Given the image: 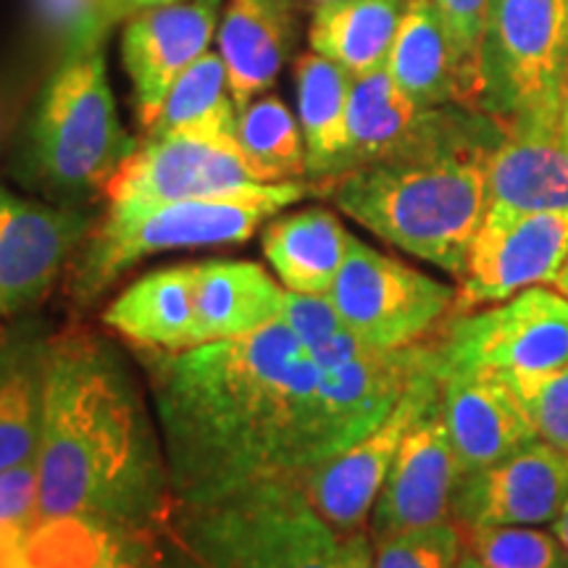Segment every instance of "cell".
<instances>
[{
    "instance_id": "10",
    "label": "cell",
    "mask_w": 568,
    "mask_h": 568,
    "mask_svg": "<svg viewBox=\"0 0 568 568\" xmlns=\"http://www.w3.org/2000/svg\"><path fill=\"white\" fill-rule=\"evenodd\" d=\"M437 347V372H550L568 366V301L556 287L453 316Z\"/></svg>"
},
{
    "instance_id": "25",
    "label": "cell",
    "mask_w": 568,
    "mask_h": 568,
    "mask_svg": "<svg viewBox=\"0 0 568 568\" xmlns=\"http://www.w3.org/2000/svg\"><path fill=\"white\" fill-rule=\"evenodd\" d=\"M410 0H329L311 21V48L351 77L387 67Z\"/></svg>"
},
{
    "instance_id": "30",
    "label": "cell",
    "mask_w": 568,
    "mask_h": 568,
    "mask_svg": "<svg viewBox=\"0 0 568 568\" xmlns=\"http://www.w3.org/2000/svg\"><path fill=\"white\" fill-rule=\"evenodd\" d=\"M464 556L479 568H568V556L545 527H460Z\"/></svg>"
},
{
    "instance_id": "27",
    "label": "cell",
    "mask_w": 568,
    "mask_h": 568,
    "mask_svg": "<svg viewBox=\"0 0 568 568\" xmlns=\"http://www.w3.org/2000/svg\"><path fill=\"white\" fill-rule=\"evenodd\" d=\"M237 105L222 53L205 51L172 84L148 138H197L237 151Z\"/></svg>"
},
{
    "instance_id": "21",
    "label": "cell",
    "mask_w": 568,
    "mask_h": 568,
    "mask_svg": "<svg viewBox=\"0 0 568 568\" xmlns=\"http://www.w3.org/2000/svg\"><path fill=\"white\" fill-rule=\"evenodd\" d=\"M282 282L253 261H203L195 280L193 345L253 335L282 322Z\"/></svg>"
},
{
    "instance_id": "8",
    "label": "cell",
    "mask_w": 568,
    "mask_h": 568,
    "mask_svg": "<svg viewBox=\"0 0 568 568\" xmlns=\"http://www.w3.org/2000/svg\"><path fill=\"white\" fill-rule=\"evenodd\" d=\"M437 361L435 345L372 351L337 368H322V379L305 403L295 445V477L329 460L366 437L406 395L414 379Z\"/></svg>"
},
{
    "instance_id": "38",
    "label": "cell",
    "mask_w": 568,
    "mask_h": 568,
    "mask_svg": "<svg viewBox=\"0 0 568 568\" xmlns=\"http://www.w3.org/2000/svg\"><path fill=\"white\" fill-rule=\"evenodd\" d=\"M372 351H382V347L368 345L364 337H358L355 332H351L347 326H343L337 335H332L329 339H326V343L314 347L311 355H314V361L322 368H337V366L351 364V361L364 358V355H368Z\"/></svg>"
},
{
    "instance_id": "14",
    "label": "cell",
    "mask_w": 568,
    "mask_h": 568,
    "mask_svg": "<svg viewBox=\"0 0 568 568\" xmlns=\"http://www.w3.org/2000/svg\"><path fill=\"white\" fill-rule=\"evenodd\" d=\"M568 497V456L542 439L458 479V527H550Z\"/></svg>"
},
{
    "instance_id": "32",
    "label": "cell",
    "mask_w": 568,
    "mask_h": 568,
    "mask_svg": "<svg viewBox=\"0 0 568 568\" xmlns=\"http://www.w3.org/2000/svg\"><path fill=\"white\" fill-rule=\"evenodd\" d=\"M545 445L568 456V366L500 374Z\"/></svg>"
},
{
    "instance_id": "45",
    "label": "cell",
    "mask_w": 568,
    "mask_h": 568,
    "mask_svg": "<svg viewBox=\"0 0 568 568\" xmlns=\"http://www.w3.org/2000/svg\"><path fill=\"white\" fill-rule=\"evenodd\" d=\"M3 343H6V337H3V335H0V347H3Z\"/></svg>"
},
{
    "instance_id": "6",
    "label": "cell",
    "mask_w": 568,
    "mask_h": 568,
    "mask_svg": "<svg viewBox=\"0 0 568 568\" xmlns=\"http://www.w3.org/2000/svg\"><path fill=\"white\" fill-rule=\"evenodd\" d=\"M134 140L116 116L103 48L61 59L32 119V161L59 190L105 187Z\"/></svg>"
},
{
    "instance_id": "34",
    "label": "cell",
    "mask_w": 568,
    "mask_h": 568,
    "mask_svg": "<svg viewBox=\"0 0 568 568\" xmlns=\"http://www.w3.org/2000/svg\"><path fill=\"white\" fill-rule=\"evenodd\" d=\"M282 324H287L308 351L326 343L345 326L329 295H301L290 293V290L284 295Z\"/></svg>"
},
{
    "instance_id": "3",
    "label": "cell",
    "mask_w": 568,
    "mask_h": 568,
    "mask_svg": "<svg viewBox=\"0 0 568 568\" xmlns=\"http://www.w3.org/2000/svg\"><path fill=\"white\" fill-rule=\"evenodd\" d=\"M493 151L447 145L364 163L318 182V193L387 245L460 280L487 211Z\"/></svg>"
},
{
    "instance_id": "41",
    "label": "cell",
    "mask_w": 568,
    "mask_h": 568,
    "mask_svg": "<svg viewBox=\"0 0 568 568\" xmlns=\"http://www.w3.org/2000/svg\"><path fill=\"white\" fill-rule=\"evenodd\" d=\"M550 529H552V535L560 539V545H564V550L568 556V497H566L564 508H560V514L556 516V521L550 524Z\"/></svg>"
},
{
    "instance_id": "28",
    "label": "cell",
    "mask_w": 568,
    "mask_h": 568,
    "mask_svg": "<svg viewBox=\"0 0 568 568\" xmlns=\"http://www.w3.org/2000/svg\"><path fill=\"white\" fill-rule=\"evenodd\" d=\"M45 353L48 343L30 337L0 347V471L38 458Z\"/></svg>"
},
{
    "instance_id": "33",
    "label": "cell",
    "mask_w": 568,
    "mask_h": 568,
    "mask_svg": "<svg viewBox=\"0 0 568 568\" xmlns=\"http://www.w3.org/2000/svg\"><path fill=\"white\" fill-rule=\"evenodd\" d=\"M372 542L376 568H458L464 558V535L453 518Z\"/></svg>"
},
{
    "instance_id": "39",
    "label": "cell",
    "mask_w": 568,
    "mask_h": 568,
    "mask_svg": "<svg viewBox=\"0 0 568 568\" xmlns=\"http://www.w3.org/2000/svg\"><path fill=\"white\" fill-rule=\"evenodd\" d=\"M339 568H376L374 542L372 537H368V531H355L351 537H343Z\"/></svg>"
},
{
    "instance_id": "29",
    "label": "cell",
    "mask_w": 568,
    "mask_h": 568,
    "mask_svg": "<svg viewBox=\"0 0 568 568\" xmlns=\"http://www.w3.org/2000/svg\"><path fill=\"white\" fill-rule=\"evenodd\" d=\"M237 151L264 184L295 182L308 174L301 122L276 95H258L240 111Z\"/></svg>"
},
{
    "instance_id": "40",
    "label": "cell",
    "mask_w": 568,
    "mask_h": 568,
    "mask_svg": "<svg viewBox=\"0 0 568 568\" xmlns=\"http://www.w3.org/2000/svg\"><path fill=\"white\" fill-rule=\"evenodd\" d=\"M122 6L124 17H134V13L148 11V9H161V6H172V3H182V0H116Z\"/></svg>"
},
{
    "instance_id": "20",
    "label": "cell",
    "mask_w": 568,
    "mask_h": 568,
    "mask_svg": "<svg viewBox=\"0 0 568 568\" xmlns=\"http://www.w3.org/2000/svg\"><path fill=\"white\" fill-rule=\"evenodd\" d=\"M487 159V211L568 209V142L560 119L503 124Z\"/></svg>"
},
{
    "instance_id": "24",
    "label": "cell",
    "mask_w": 568,
    "mask_h": 568,
    "mask_svg": "<svg viewBox=\"0 0 568 568\" xmlns=\"http://www.w3.org/2000/svg\"><path fill=\"white\" fill-rule=\"evenodd\" d=\"M353 234L326 209L276 219L264 232V253L284 290L329 295L347 258Z\"/></svg>"
},
{
    "instance_id": "18",
    "label": "cell",
    "mask_w": 568,
    "mask_h": 568,
    "mask_svg": "<svg viewBox=\"0 0 568 568\" xmlns=\"http://www.w3.org/2000/svg\"><path fill=\"white\" fill-rule=\"evenodd\" d=\"M385 69L416 103L485 113L481 67L458 51L429 0L408 3Z\"/></svg>"
},
{
    "instance_id": "5",
    "label": "cell",
    "mask_w": 568,
    "mask_h": 568,
    "mask_svg": "<svg viewBox=\"0 0 568 568\" xmlns=\"http://www.w3.org/2000/svg\"><path fill=\"white\" fill-rule=\"evenodd\" d=\"M303 180L284 182L261 197H219V201H176L132 211H109L90 237L71 282L74 301L90 303L148 255L245 243L253 232L311 193Z\"/></svg>"
},
{
    "instance_id": "12",
    "label": "cell",
    "mask_w": 568,
    "mask_h": 568,
    "mask_svg": "<svg viewBox=\"0 0 568 568\" xmlns=\"http://www.w3.org/2000/svg\"><path fill=\"white\" fill-rule=\"evenodd\" d=\"M566 258L568 209L485 211L468 247L453 316L503 303L537 284H552Z\"/></svg>"
},
{
    "instance_id": "4",
    "label": "cell",
    "mask_w": 568,
    "mask_h": 568,
    "mask_svg": "<svg viewBox=\"0 0 568 568\" xmlns=\"http://www.w3.org/2000/svg\"><path fill=\"white\" fill-rule=\"evenodd\" d=\"M184 510L195 568H339L343 537L305 497L297 477H272Z\"/></svg>"
},
{
    "instance_id": "46",
    "label": "cell",
    "mask_w": 568,
    "mask_h": 568,
    "mask_svg": "<svg viewBox=\"0 0 568 568\" xmlns=\"http://www.w3.org/2000/svg\"><path fill=\"white\" fill-rule=\"evenodd\" d=\"M318 3H329V0H318Z\"/></svg>"
},
{
    "instance_id": "36",
    "label": "cell",
    "mask_w": 568,
    "mask_h": 568,
    "mask_svg": "<svg viewBox=\"0 0 568 568\" xmlns=\"http://www.w3.org/2000/svg\"><path fill=\"white\" fill-rule=\"evenodd\" d=\"M429 3L435 6L458 51L481 67V38H485L487 13L493 0H429Z\"/></svg>"
},
{
    "instance_id": "35",
    "label": "cell",
    "mask_w": 568,
    "mask_h": 568,
    "mask_svg": "<svg viewBox=\"0 0 568 568\" xmlns=\"http://www.w3.org/2000/svg\"><path fill=\"white\" fill-rule=\"evenodd\" d=\"M38 521V466L34 460L24 466L0 471V529L27 531Z\"/></svg>"
},
{
    "instance_id": "43",
    "label": "cell",
    "mask_w": 568,
    "mask_h": 568,
    "mask_svg": "<svg viewBox=\"0 0 568 568\" xmlns=\"http://www.w3.org/2000/svg\"><path fill=\"white\" fill-rule=\"evenodd\" d=\"M560 132L568 142V82H566V92H564V105H560Z\"/></svg>"
},
{
    "instance_id": "42",
    "label": "cell",
    "mask_w": 568,
    "mask_h": 568,
    "mask_svg": "<svg viewBox=\"0 0 568 568\" xmlns=\"http://www.w3.org/2000/svg\"><path fill=\"white\" fill-rule=\"evenodd\" d=\"M552 287H556L558 293L568 301V258H566V264L560 266V272L556 274V280H552Z\"/></svg>"
},
{
    "instance_id": "19",
    "label": "cell",
    "mask_w": 568,
    "mask_h": 568,
    "mask_svg": "<svg viewBox=\"0 0 568 568\" xmlns=\"http://www.w3.org/2000/svg\"><path fill=\"white\" fill-rule=\"evenodd\" d=\"M439 379L447 435L460 477L481 471L539 439L500 374L456 372L439 374Z\"/></svg>"
},
{
    "instance_id": "1",
    "label": "cell",
    "mask_w": 568,
    "mask_h": 568,
    "mask_svg": "<svg viewBox=\"0 0 568 568\" xmlns=\"http://www.w3.org/2000/svg\"><path fill=\"white\" fill-rule=\"evenodd\" d=\"M322 366L287 324L153 355L172 495L209 506L272 477H295L305 403Z\"/></svg>"
},
{
    "instance_id": "15",
    "label": "cell",
    "mask_w": 568,
    "mask_h": 568,
    "mask_svg": "<svg viewBox=\"0 0 568 568\" xmlns=\"http://www.w3.org/2000/svg\"><path fill=\"white\" fill-rule=\"evenodd\" d=\"M458 479L460 468L447 435L439 393L403 439L393 471L368 518V537H393L453 518V493Z\"/></svg>"
},
{
    "instance_id": "13",
    "label": "cell",
    "mask_w": 568,
    "mask_h": 568,
    "mask_svg": "<svg viewBox=\"0 0 568 568\" xmlns=\"http://www.w3.org/2000/svg\"><path fill=\"white\" fill-rule=\"evenodd\" d=\"M439 393H443V379H439L435 361L426 372L416 376L414 385L393 408V414L376 429L347 450L297 477L311 506L339 537L368 531L374 503L393 471L403 439L410 426L424 416V410L437 400Z\"/></svg>"
},
{
    "instance_id": "44",
    "label": "cell",
    "mask_w": 568,
    "mask_h": 568,
    "mask_svg": "<svg viewBox=\"0 0 568 568\" xmlns=\"http://www.w3.org/2000/svg\"><path fill=\"white\" fill-rule=\"evenodd\" d=\"M458 568H479L477 564H474V560H468L466 556L464 558H460V566Z\"/></svg>"
},
{
    "instance_id": "17",
    "label": "cell",
    "mask_w": 568,
    "mask_h": 568,
    "mask_svg": "<svg viewBox=\"0 0 568 568\" xmlns=\"http://www.w3.org/2000/svg\"><path fill=\"white\" fill-rule=\"evenodd\" d=\"M84 232L80 213L24 201L0 184V318L32 308L53 287Z\"/></svg>"
},
{
    "instance_id": "26",
    "label": "cell",
    "mask_w": 568,
    "mask_h": 568,
    "mask_svg": "<svg viewBox=\"0 0 568 568\" xmlns=\"http://www.w3.org/2000/svg\"><path fill=\"white\" fill-rule=\"evenodd\" d=\"M353 77L339 63L305 53L295 63L297 122L305 140V169L318 182L339 174L347 148V101Z\"/></svg>"
},
{
    "instance_id": "37",
    "label": "cell",
    "mask_w": 568,
    "mask_h": 568,
    "mask_svg": "<svg viewBox=\"0 0 568 568\" xmlns=\"http://www.w3.org/2000/svg\"><path fill=\"white\" fill-rule=\"evenodd\" d=\"M148 531L151 529L111 527L101 552L88 568H159Z\"/></svg>"
},
{
    "instance_id": "9",
    "label": "cell",
    "mask_w": 568,
    "mask_h": 568,
    "mask_svg": "<svg viewBox=\"0 0 568 568\" xmlns=\"http://www.w3.org/2000/svg\"><path fill=\"white\" fill-rule=\"evenodd\" d=\"M329 301L347 329L382 351L424 343L453 316L456 287L351 237Z\"/></svg>"
},
{
    "instance_id": "31",
    "label": "cell",
    "mask_w": 568,
    "mask_h": 568,
    "mask_svg": "<svg viewBox=\"0 0 568 568\" xmlns=\"http://www.w3.org/2000/svg\"><path fill=\"white\" fill-rule=\"evenodd\" d=\"M32 11L61 59L103 48L111 27L126 19L116 0H32Z\"/></svg>"
},
{
    "instance_id": "23",
    "label": "cell",
    "mask_w": 568,
    "mask_h": 568,
    "mask_svg": "<svg viewBox=\"0 0 568 568\" xmlns=\"http://www.w3.org/2000/svg\"><path fill=\"white\" fill-rule=\"evenodd\" d=\"M197 264L159 268L132 282L103 311L105 326L142 347L184 351L193 347Z\"/></svg>"
},
{
    "instance_id": "16",
    "label": "cell",
    "mask_w": 568,
    "mask_h": 568,
    "mask_svg": "<svg viewBox=\"0 0 568 568\" xmlns=\"http://www.w3.org/2000/svg\"><path fill=\"white\" fill-rule=\"evenodd\" d=\"M222 0H193L134 13L122 34V59L142 130L159 116L172 84L209 51Z\"/></svg>"
},
{
    "instance_id": "22",
    "label": "cell",
    "mask_w": 568,
    "mask_h": 568,
    "mask_svg": "<svg viewBox=\"0 0 568 568\" xmlns=\"http://www.w3.org/2000/svg\"><path fill=\"white\" fill-rule=\"evenodd\" d=\"M295 40L287 0H230L224 11L219 51L237 111L272 88Z\"/></svg>"
},
{
    "instance_id": "7",
    "label": "cell",
    "mask_w": 568,
    "mask_h": 568,
    "mask_svg": "<svg viewBox=\"0 0 568 568\" xmlns=\"http://www.w3.org/2000/svg\"><path fill=\"white\" fill-rule=\"evenodd\" d=\"M479 61L487 116L500 124L560 119L568 0H493Z\"/></svg>"
},
{
    "instance_id": "11",
    "label": "cell",
    "mask_w": 568,
    "mask_h": 568,
    "mask_svg": "<svg viewBox=\"0 0 568 568\" xmlns=\"http://www.w3.org/2000/svg\"><path fill=\"white\" fill-rule=\"evenodd\" d=\"M276 187L255 180L234 148L197 138H148L116 169L105 195L109 211H132L176 201L261 197Z\"/></svg>"
},
{
    "instance_id": "2",
    "label": "cell",
    "mask_w": 568,
    "mask_h": 568,
    "mask_svg": "<svg viewBox=\"0 0 568 568\" xmlns=\"http://www.w3.org/2000/svg\"><path fill=\"white\" fill-rule=\"evenodd\" d=\"M38 524L90 518L151 529L172 495L142 395L119 353L88 329L48 339L38 443Z\"/></svg>"
}]
</instances>
